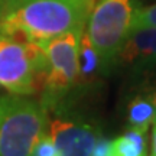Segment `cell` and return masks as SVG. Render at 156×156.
I'll list each match as a JSON object with an SVG mask.
<instances>
[{
	"mask_svg": "<svg viewBox=\"0 0 156 156\" xmlns=\"http://www.w3.org/2000/svg\"><path fill=\"white\" fill-rule=\"evenodd\" d=\"M97 0H0V35L39 44L84 28Z\"/></svg>",
	"mask_w": 156,
	"mask_h": 156,
	"instance_id": "6da1fadb",
	"label": "cell"
},
{
	"mask_svg": "<svg viewBox=\"0 0 156 156\" xmlns=\"http://www.w3.org/2000/svg\"><path fill=\"white\" fill-rule=\"evenodd\" d=\"M32 95L0 97V156H32L35 146L48 132L49 114Z\"/></svg>",
	"mask_w": 156,
	"mask_h": 156,
	"instance_id": "7a4b0ae2",
	"label": "cell"
},
{
	"mask_svg": "<svg viewBox=\"0 0 156 156\" xmlns=\"http://www.w3.org/2000/svg\"><path fill=\"white\" fill-rule=\"evenodd\" d=\"M46 56L35 42L16 35H0V87L10 94L34 95L41 91Z\"/></svg>",
	"mask_w": 156,
	"mask_h": 156,
	"instance_id": "3957f363",
	"label": "cell"
},
{
	"mask_svg": "<svg viewBox=\"0 0 156 156\" xmlns=\"http://www.w3.org/2000/svg\"><path fill=\"white\" fill-rule=\"evenodd\" d=\"M84 29L85 26L38 44L46 56L41 101L48 110L58 106L80 80V42Z\"/></svg>",
	"mask_w": 156,
	"mask_h": 156,
	"instance_id": "277c9868",
	"label": "cell"
},
{
	"mask_svg": "<svg viewBox=\"0 0 156 156\" xmlns=\"http://www.w3.org/2000/svg\"><path fill=\"white\" fill-rule=\"evenodd\" d=\"M137 6V0H97L90 13L84 32L100 56L104 73L114 67Z\"/></svg>",
	"mask_w": 156,
	"mask_h": 156,
	"instance_id": "5b68a950",
	"label": "cell"
},
{
	"mask_svg": "<svg viewBox=\"0 0 156 156\" xmlns=\"http://www.w3.org/2000/svg\"><path fill=\"white\" fill-rule=\"evenodd\" d=\"M48 134L58 156H91L97 142L103 137L94 123L78 117H55L49 120Z\"/></svg>",
	"mask_w": 156,
	"mask_h": 156,
	"instance_id": "8992f818",
	"label": "cell"
},
{
	"mask_svg": "<svg viewBox=\"0 0 156 156\" xmlns=\"http://www.w3.org/2000/svg\"><path fill=\"white\" fill-rule=\"evenodd\" d=\"M114 65L132 73H145L156 68V28L130 30Z\"/></svg>",
	"mask_w": 156,
	"mask_h": 156,
	"instance_id": "52a82bcc",
	"label": "cell"
},
{
	"mask_svg": "<svg viewBox=\"0 0 156 156\" xmlns=\"http://www.w3.org/2000/svg\"><path fill=\"white\" fill-rule=\"evenodd\" d=\"M145 130L129 129L122 136L113 140L101 137L95 145L91 156H146L147 142Z\"/></svg>",
	"mask_w": 156,
	"mask_h": 156,
	"instance_id": "ba28073f",
	"label": "cell"
},
{
	"mask_svg": "<svg viewBox=\"0 0 156 156\" xmlns=\"http://www.w3.org/2000/svg\"><path fill=\"white\" fill-rule=\"evenodd\" d=\"M156 120V107L152 94H139L129 103L127 123L129 129L147 132Z\"/></svg>",
	"mask_w": 156,
	"mask_h": 156,
	"instance_id": "9c48e42d",
	"label": "cell"
},
{
	"mask_svg": "<svg viewBox=\"0 0 156 156\" xmlns=\"http://www.w3.org/2000/svg\"><path fill=\"white\" fill-rule=\"evenodd\" d=\"M98 73H104L101 59L94 46L88 41L85 32H83L80 42V80H93Z\"/></svg>",
	"mask_w": 156,
	"mask_h": 156,
	"instance_id": "30bf717a",
	"label": "cell"
},
{
	"mask_svg": "<svg viewBox=\"0 0 156 156\" xmlns=\"http://www.w3.org/2000/svg\"><path fill=\"white\" fill-rule=\"evenodd\" d=\"M147 28H156V2L137 6L132 16L130 30Z\"/></svg>",
	"mask_w": 156,
	"mask_h": 156,
	"instance_id": "8fae6325",
	"label": "cell"
},
{
	"mask_svg": "<svg viewBox=\"0 0 156 156\" xmlns=\"http://www.w3.org/2000/svg\"><path fill=\"white\" fill-rule=\"evenodd\" d=\"M32 156H58V151H56L55 145L51 139V136L48 134V132L41 137L38 145L35 146Z\"/></svg>",
	"mask_w": 156,
	"mask_h": 156,
	"instance_id": "7c38bea8",
	"label": "cell"
},
{
	"mask_svg": "<svg viewBox=\"0 0 156 156\" xmlns=\"http://www.w3.org/2000/svg\"><path fill=\"white\" fill-rule=\"evenodd\" d=\"M153 130H152V143H151V155L149 156H156V120L152 124Z\"/></svg>",
	"mask_w": 156,
	"mask_h": 156,
	"instance_id": "4fadbf2b",
	"label": "cell"
},
{
	"mask_svg": "<svg viewBox=\"0 0 156 156\" xmlns=\"http://www.w3.org/2000/svg\"><path fill=\"white\" fill-rule=\"evenodd\" d=\"M137 2H139L140 6H143V5H147V3H153L156 0H137Z\"/></svg>",
	"mask_w": 156,
	"mask_h": 156,
	"instance_id": "5bb4252c",
	"label": "cell"
},
{
	"mask_svg": "<svg viewBox=\"0 0 156 156\" xmlns=\"http://www.w3.org/2000/svg\"><path fill=\"white\" fill-rule=\"evenodd\" d=\"M152 95H153V101H155V107H156V87H155V90H153Z\"/></svg>",
	"mask_w": 156,
	"mask_h": 156,
	"instance_id": "9a60e30c",
	"label": "cell"
}]
</instances>
